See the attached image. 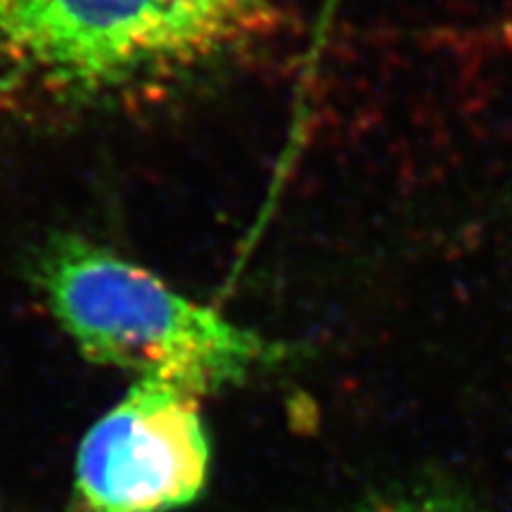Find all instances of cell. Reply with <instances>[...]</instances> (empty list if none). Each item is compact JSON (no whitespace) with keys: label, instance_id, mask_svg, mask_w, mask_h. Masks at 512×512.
Returning <instances> with one entry per match:
<instances>
[{"label":"cell","instance_id":"obj_1","mask_svg":"<svg viewBox=\"0 0 512 512\" xmlns=\"http://www.w3.org/2000/svg\"><path fill=\"white\" fill-rule=\"evenodd\" d=\"M275 27L273 0H0V114L76 121L157 105Z\"/></svg>","mask_w":512,"mask_h":512},{"label":"cell","instance_id":"obj_2","mask_svg":"<svg viewBox=\"0 0 512 512\" xmlns=\"http://www.w3.org/2000/svg\"><path fill=\"white\" fill-rule=\"evenodd\" d=\"M34 285L88 361L136 382H164L202 399L283 356L266 337L83 235H55L38 249Z\"/></svg>","mask_w":512,"mask_h":512},{"label":"cell","instance_id":"obj_3","mask_svg":"<svg viewBox=\"0 0 512 512\" xmlns=\"http://www.w3.org/2000/svg\"><path fill=\"white\" fill-rule=\"evenodd\" d=\"M200 396L138 380L88 430L76 456V512H171L207 486Z\"/></svg>","mask_w":512,"mask_h":512},{"label":"cell","instance_id":"obj_4","mask_svg":"<svg viewBox=\"0 0 512 512\" xmlns=\"http://www.w3.org/2000/svg\"><path fill=\"white\" fill-rule=\"evenodd\" d=\"M356 512H467L458 508L456 503L441 501V498H420V496H408V498H389V501H377L373 505Z\"/></svg>","mask_w":512,"mask_h":512}]
</instances>
